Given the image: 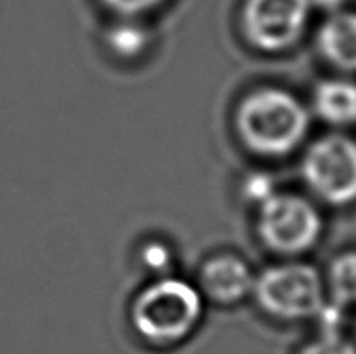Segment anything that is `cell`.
I'll return each instance as SVG.
<instances>
[{
	"label": "cell",
	"instance_id": "cell-16",
	"mask_svg": "<svg viewBox=\"0 0 356 354\" xmlns=\"http://www.w3.org/2000/svg\"><path fill=\"white\" fill-rule=\"evenodd\" d=\"M143 263L154 273H164L170 267V253L162 244H149L143 250Z\"/></svg>",
	"mask_w": 356,
	"mask_h": 354
},
{
	"label": "cell",
	"instance_id": "cell-8",
	"mask_svg": "<svg viewBox=\"0 0 356 354\" xmlns=\"http://www.w3.org/2000/svg\"><path fill=\"white\" fill-rule=\"evenodd\" d=\"M318 46L334 65L356 71V12H334L320 25Z\"/></svg>",
	"mask_w": 356,
	"mask_h": 354
},
{
	"label": "cell",
	"instance_id": "cell-9",
	"mask_svg": "<svg viewBox=\"0 0 356 354\" xmlns=\"http://www.w3.org/2000/svg\"><path fill=\"white\" fill-rule=\"evenodd\" d=\"M314 108L327 122H356V84L343 79L320 82L314 90Z\"/></svg>",
	"mask_w": 356,
	"mask_h": 354
},
{
	"label": "cell",
	"instance_id": "cell-4",
	"mask_svg": "<svg viewBox=\"0 0 356 354\" xmlns=\"http://www.w3.org/2000/svg\"><path fill=\"white\" fill-rule=\"evenodd\" d=\"M303 179L320 200L345 206L356 200V141L326 136L307 149L301 164Z\"/></svg>",
	"mask_w": 356,
	"mask_h": 354
},
{
	"label": "cell",
	"instance_id": "cell-11",
	"mask_svg": "<svg viewBox=\"0 0 356 354\" xmlns=\"http://www.w3.org/2000/svg\"><path fill=\"white\" fill-rule=\"evenodd\" d=\"M147 33L136 23H120L109 33V46L122 56H136L145 48Z\"/></svg>",
	"mask_w": 356,
	"mask_h": 354
},
{
	"label": "cell",
	"instance_id": "cell-2",
	"mask_svg": "<svg viewBox=\"0 0 356 354\" xmlns=\"http://www.w3.org/2000/svg\"><path fill=\"white\" fill-rule=\"evenodd\" d=\"M202 314V296L179 278H160L134 301L131 324L143 339L166 345L193 332Z\"/></svg>",
	"mask_w": 356,
	"mask_h": 354
},
{
	"label": "cell",
	"instance_id": "cell-1",
	"mask_svg": "<svg viewBox=\"0 0 356 354\" xmlns=\"http://www.w3.org/2000/svg\"><path fill=\"white\" fill-rule=\"evenodd\" d=\"M236 128L248 149L265 156H282L303 141L309 113L296 95L263 88L242 99Z\"/></svg>",
	"mask_w": 356,
	"mask_h": 354
},
{
	"label": "cell",
	"instance_id": "cell-6",
	"mask_svg": "<svg viewBox=\"0 0 356 354\" xmlns=\"http://www.w3.org/2000/svg\"><path fill=\"white\" fill-rule=\"evenodd\" d=\"M311 0H248L242 25L261 50H284L298 40L311 15Z\"/></svg>",
	"mask_w": 356,
	"mask_h": 354
},
{
	"label": "cell",
	"instance_id": "cell-17",
	"mask_svg": "<svg viewBox=\"0 0 356 354\" xmlns=\"http://www.w3.org/2000/svg\"><path fill=\"white\" fill-rule=\"evenodd\" d=\"M343 2H345V0H311V4H313V6L322 8V10L330 12V14L339 12L343 6Z\"/></svg>",
	"mask_w": 356,
	"mask_h": 354
},
{
	"label": "cell",
	"instance_id": "cell-13",
	"mask_svg": "<svg viewBox=\"0 0 356 354\" xmlns=\"http://www.w3.org/2000/svg\"><path fill=\"white\" fill-rule=\"evenodd\" d=\"M273 195H275L273 179L267 177V175L254 174L244 181V198H246L248 202H254L257 206H261Z\"/></svg>",
	"mask_w": 356,
	"mask_h": 354
},
{
	"label": "cell",
	"instance_id": "cell-10",
	"mask_svg": "<svg viewBox=\"0 0 356 354\" xmlns=\"http://www.w3.org/2000/svg\"><path fill=\"white\" fill-rule=\"evenodd\" d=\"M327 284L334 303L341 307L356 305V252L335 257L330 267Z\"/></svg>",
	"mask_w": 356,
	"mask_h": 354
},
{
	"label": "cell",
	"instance_id": "cell-5",
	"mask_svg": "<svg viewBox=\"0 0 356 354\" xmlns=\"http://www.w3.org/2000/svg\"><path fill=\"white\" fill-rule=\"evenodd\" d=\"M322 219L313 204L298 195H275L259 206L257 234L277 253L298 255L316 244Z\"/></svg>",
	"mask_w": 356,
	"mask_h": 354
},
{
	"label": "cell",
	"instance_id": "cell-18",
	"mask_svg": "<svg viewBox=\"0 0 356 354\" xmlns=\"http://www.w3.org/2000/svg\"><path fill=\"white\" fill-rule=\"evenodd\" d=\"M355 332H356V325H355Z\"/></svg>",
	"mask_w": 356,
	"mask_h": 354
},
{
	"label": "cell",
	"instance_id": "cell-7",
	"mask_svg": "<svg viewBox=\"0 0 356 354\" xmlns=\"http://www.w3.org/2000/svg\"><path fill=\"white\" fill-rule=\"evenodd\" d=\"M254 275L246 263L234 255H219L200 271V288L218 303H234L254 289Z\"/></svg>",
	"mask_w": 356,
	"mask_h": 354
},
{
	"label": "cell",
	"instance_id": "cell-14",
	"mask_svg": "<svg viewBox=\"0 0 356 354\" xmlns=\"http://www.w3.org/2000/svg\"><path fill=\"white\" fill-rule=\"evenodd\" d=\"M343 311H345V307L334 303V301L324 303V307L316 314L322 333H339V328L343 324Z\"/></svg>",
	"mask_w": 356,
	"mask_h": 354
},
{
	"label": "cell",
	"instance_id": "cell-3",
	"mask_svg": "<svg viewBox=\"0 0 356 354\" xmlns=\"http://www.w3.org/2000/svg\"><path fill=\"white\" fill-rule=\"evenodd\" d=\"M252 291L263 311L278 320L316 319L326 303L318 271L305 263L265 268Z\"/></svg>",
	"mask_w": 356,
	"mask_h": 354
},
{
	"label": "cell",
	"instance_id": "cell-15",
	"mask_svg": "<svg viewBox=\"0 0 356 354\" xmlns=\"http://www.w3.org/2000/svg\"><path fill=\"white\" fill-rule=\"evenodd\" d=\"M103 2L118 14L138 15L160 4L162 0H103Z\"/></svg>",
	"mask_w": 356,
	"mask_h": 354
},
{
	"label": "cell",
	"instance_id": "cell-12",
	"mask_svg": "<svg viewBox=\"0 0 356 354\" xmlns=\"http://www.w3.org/2000/svg\"><path fill=\"white\" fill-rule=\"evenodd\" d=\"M299 354H356V347L341 333H320Z\"/></svg>",
	"mask_w": 356,
	"mask_h": 354
}]
</instances>
